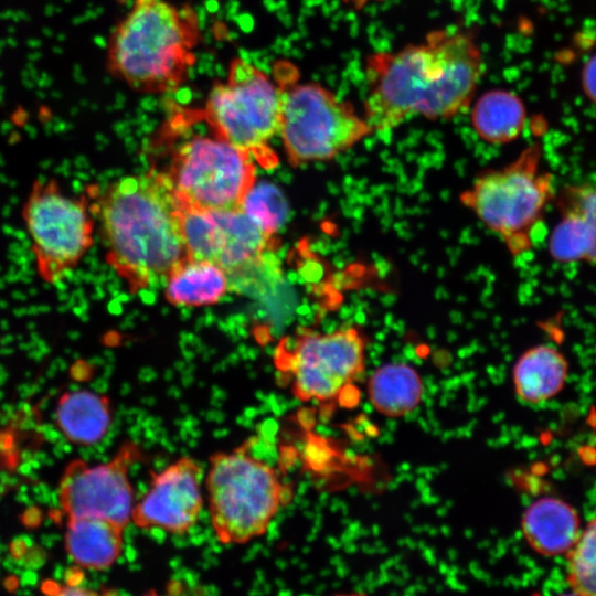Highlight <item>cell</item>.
Wrapping results in <instances>:
<instances>
[{"mask_svg": "<svg viewBox=\"0 0 596 596\" xmlns=\"http://www.w3.org/2000/svg\"><path fill=\"white\" fill-rule=\"evenodd\" d=\"M483 73L471 32L447 26L364 64L363 117L373 132L391 131L412 117L450 119L468 109Z\"/></svg>", "mask_w": 596, "mask_h": 596, "instance_id": "6da1fadb", "label": "cell"}, {"mask_svg": "<svg viewBox=\"0 0 596 596\" xmlns=\"http://www.w3.org/2000/svg\"><path fill=\"white\" fill-rule=\"evenodd\" d=\"M92 207L106 262L131 292L146 289L187 256L181 206L162 171L109 183Z\"/></svg>", "mask_w": 596, "mask_h": 596, "instance_id": "7a4b0ae2", "label": "cell"}, {"mask_svg": "<svg viewBox=\"0 0 596 596\" xmlns=\"http://www.w3.org/2000/svg\"><path fill=\"white\" fill-rule=\"evenodd\" d=\"M199 20L189 6L167 0H132L115 26L107 67L131 89L161 94L179 88L195 58Z\"/></svg>", "mask_w": 596, "mask_h": 596, "instance_id": "3957f363", "label": "cell"}, {"mask_svg": "<svg viewBox=\"0 0 596 596\" xmlns=\"http://www.w3.org/2000/svg\"><path fill=\"white\" fill-rule=\"evenodd\" d=\"M254 443L251 437L210 457L205 477L209 513L222 544H244L264 535L292 498L291 487L276 468L252 454Z\"/></svg>", "mask_w": 596, "mask_h": 596, "instance_id": "277c9868", "label": "cell"}, {"mask_svg": "<svg viewBox=\"0 0 596 596\" xmlns=\"http://www.w3.org/2000/svg\"><path fill=\"white\" fill-rule=\"evenodd\" d=\"M542 145L525 147L508 164L477 174L459 194L469 209L494 232L513 256L533 247L532 231L555 200L553 174L541 167Z\"/></svg>", "mask_w": 596, "mask_h": 596, "instance_id": "5b68a950", "label": "cell"}, {"mask_svg": "<svg viewBox=\"0 0 596 596\" xmlns=\"http://www.w3.org/2000/svg\"><path fill=\"white\" fill-rule=\"evenodd\" d=\"M284 86L236 57L226 78L213 85L200 117L214 136L248 152L263 167H273L277 157L269 142L279 131Z\"/></svg>", "mask_w": 596, "mask_h": 596, "instance_id": "8992f818", "label": "cell"}, {"mask_svg": "<svg viewBox=\"0 0 596 596\" xmlns=\"http://www.w3.org/2000/svg\"><path fill=\"white\" fill-rule=\"evenodd\" d=\"M366 338L356 326L332 332L305 329L285 340L275 353V365L301 402L330 405L344 396L354 402V383L365 368Z\"/></svg>", "mask_w": 596, "mask_h": 596, "instance_id": "52a82bcc", "label": "cell"}, {"mask_svg": "<svg viewBox=\"0 0 596 596\" xmlns=\"http://www.w3.org/2000/svg\"><path fill=\"white\" fill-rule=\"evenodd\" d=\"M21 217L40 279L54 285L66 278L94 245L91 196L67 193L54 179L34 180Z\"/></svg>", "mask_w": 596, "mask_h": 596, "instance_id": "ba28073f", "label": "cell"}, {"mask_svg": "<svg viewBox=\"0 0 596 596\" xmlns=\"http://www.w3.org/2000/svg\"><path fill=\"white\" fill-rule=\"evenodd\" d=\"M372 134L363 115L326 86L285 84L278 135L291 166L331 160Z\"/></svg>", "mask_w": 596, "mask_h": 596, "instance_id": "9c48e42d", "label": "cell"}, {"mask_svg": "<svg viewBox=\"0 0 596 596\" xmlns=\"http://www.w3.org/2000/svg\"><path fill=\"white\" fill-rule=\"evenodd\" d=\"M162 173L181 206L210 211L241 207L256 183L254 158L214 135L180 145Z\"/></svg>", "mask_w": 596, "mask_h": 596, "instance_id": "30bf717a", "label": "cell"}, {"mask_svg": "<svg viewBox=\"0 0 596 596\" xmlns=\"http://www.w3.org/2000/svg\"><path fill=\"white\" fill-rule=\"evenodd\" d=\"M180 228L188 257L220 266L227 276L273 252L277 243L242 207L210 211L180 207Z\"/></svg>", "mask_w": 596, "mask_h": 596, "instance_id": "8fae6325", "label": "cell"}, {"mask_svg": "<svg viewBox=\"0 0 596 596\" xmlns=\"http://www.w3.org/2000/svg\"><path fill=\"white\" fill-rule=\"evenodd\" d=\"M142 457L141 446L127 440L107 462H70L58 487L64 512L68 518L99 517L126 528L135 505L129 470Z\"/></svg>", "mask_w": 596, "mask_h": 596, "instance_id": "7c38bea8", "label": "cell"}, {"mask_svg": "<svg viewBox=\"0 0 596 596\" xmlns=\"http://www.w3.org/2000/svg\"><path fill=\"white\" fill-rule=\"evenodd\" d=\"M150 472L149 488L135 503L131 521L143 530L187 533L198 522L203 507L200 464L182 456L160 471Z\"/></svg>", "mask_w": 596, "mask_h": 596, "instance_id": "4fadbf2b", "label": "cell"}, {"mask_svg": "<svg viewBox=\"0 0 596 596\" xmlns=\"http://www.w3.org/2000/svg\"><path fill=\"white\" fill-rule=\"evenodd\" d=\"M521 531L528 545L543 556L566 555L581 533L577 511L566 501L543 497L523 512Z\"/></svg>", "mask_w": 596, "mask_h": 596, "instance_id": "5bb4252c", "label": "cell"}, {"mask_svg": "<svg viewBox=\"0 0 596 596\" xmlns=\"http://www.w3.org/2000/svg\"><path fill=\"white\" fill-rule=\"evenodd\" d=\"M570 371L566 356L551 344L525 350L514 363L512 381L517 396L528 404H540L557 395Z\"/></svg>", "mask_w": 596, "mask_h": 596, "instance_id": "9a60e30c", "label": "cell"}, {"mask_svg": "<svg viewBox=\"0 0 596 596\" xmlns=\"http://www.w3.org/2000/svg\"><path fill=\"white\" fill-rule=\"evenodd\" d=\"M124 529L99 517L68 518L64 535L65 550L79 567L106 570L121 554Z\"/></svg>", "mask_w": 596, "mask_h": 596, "instance_id": "2e32d148", "label": "cell"}, {"mask_svg": "<svg viewBox=\"0 0 596 596\" xmlns=\"http://www.w3.org/2000/svg\"><path fill=\"white\" fill-rule=\"evenodd\" d=\"M113 421L108 396L77 390L64 393L57 401L55 423L63 436L78 446H93L107 435Z\"/></svg>", "mask_w": 596, "mask_h": 596, "instance_id": "e0dca14e", "label": "cell"}, {"mask_svg": "<svg viewBox=\"0 0 596 596\" xmlns=\"http://www.w3.org/2000/svg\"><path fill=\"white\" fill-rule=\"evenodd\" d=\"M164 296L181 307L217 304L230 290L227 274L216 264L185 256L166 275Z\"/></svg>", "mask_w": 596, "mask_h": 596, "instance_id": "ac0fdd59", "label": "cell"}, {"mask_svg": "<svg viewBox=\"0 0 596 596\" xmlns=\"http://www.w3.org/2000/svg\"><path fill=\"white\" fill-rule=\"evenodd\" d=\"M526 109L519 95L507 89H491L478 97L471 109V124L486 142L514 141L524 129Z\"/></svg>", "mask_w": 596, "mask_h": 596, "instance_id": "d6986e66", "label": "cell"}, {"mask_svg": "<svg viewBox=\"0 0 596 596\" xmlns=\"http://www.w3.org/2000/svg\"><path fill=\"white\" fill-rule=\"evenodd\" d=\"M423 381L406 363H387L377 368L368 382V395L374 409L387 417H402L422 402Z\"/></svg>", "mask_w": 596, "mask_h": 596, "instance_id": "ffe728a7", "label": "cell"}, {"mask_svg": "<svg viewBox=\"0 0 596 596\" xmlns=\"http://www.w3.org/2000/svg\"><path fill=\"white\" fill-rule=\"evenodd\" d=\"M557 207L560 220L551 231L547 241L551 258L561 264H587L592 243L586 226L573 210Z\"/></svg>", "mask_w": 596, "mask_h": 596, "instance_id": "44dd1931", "label": "cell"}, {"mask_svg": "<svg viewBox=\"0 0 596 596\" xmlns=\"http://www.w3.org/2000/svg\"><path fill=\"white\" fill-rule=\"evenodd\" d=\"M566 558V577L572 592L596 596V517L581 531Z\"/></svg>", "mask_w": 596, "mask_h": 596, "instance_id": "7402d4cb", "label": "cell"}, {"mask_svg": "<svg viewBox=\"0 0 596 596\" xmlns=\"http://www.w3.org/2000/svg\"><path fill=\"white\" fill-rule=\"evenodd\" d=\"M265 231L276 235L286 215V201L279 190L270 184H259L249 190L241 206Z\"/></svg>", "mask_w": 596, "mask_h": 596, "instance_id": "603a6c76", "label": "cell"}, {"mask_svg": "<svg viewBox=\"0 0 596 596\" xmlns=\"http://www.w3.org/2000/svg\"><path fill=\"white\" fill-rule=\"evenodd\" d=\"M557 206L576 212L588 232L592 248L587 264L596 265V187L589 183L567 184L556 192Z\"/></svg>", "mask_w": 596, "mask_h": 596, "instance_id": "cb8c5ba5", "label": "cell"}, {"mask_svg": "<svg viewBox=\"0 0 596 596\" xmlns=\"http://www.w3.org/2000/svg\"><path fill=\"white\" fill-rule=\"evenodd\" d=\"M581 84L585 96L596 105V53L589 56L583 65Z\"/></svg>", "mask_w": 596, "mask_h": 596, "instance_id": "d4e9b609", "label": "cell"}, {"mask_svg": "<svg viewBox=\"0 0 596 596\" xmlns=\"http://www.w3.org/2000/svg\"><path fill=\"white\" fill-rule=\"evenodd\" d=\"M345 4L352 7L353 9H362L364 8L371 0H341Z\"/></svg>", "mask_w": 596, "mask_h": 596, "instance_id": "484cf974", "label": "cell"}]
</instances>
